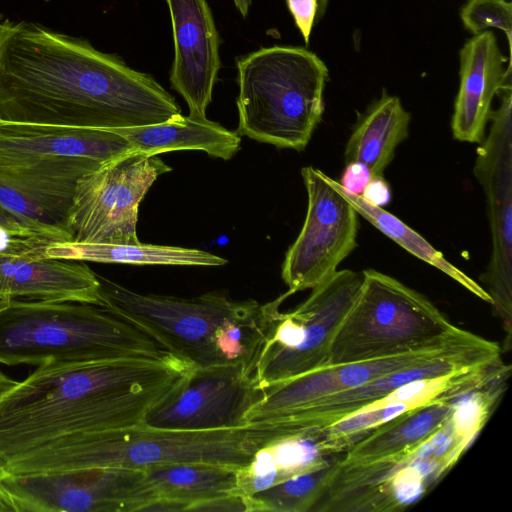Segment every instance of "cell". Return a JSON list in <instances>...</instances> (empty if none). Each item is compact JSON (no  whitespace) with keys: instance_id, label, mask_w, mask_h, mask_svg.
<instances>
[{"instance_id":"obj_1","label":"cell","mask_w":512,"mask_h":512,"mask_svg":"<svg viewBox=\"0 0 512 512\" xmlns=\"http://www.w3.org/2000/svg\"><path fill=\"white\" fill-rule=\"evenodd\" d=\"M179 114L169 92L117 55L36 23L2 22L1 122L112 130Z\"/></svg>"},{"instance_id":"obj_2","label":"cell","mask_w":512,"mask_h":512,"mask_svg":"<svg viewBox=\"0 0 512 512\" xmlns=\"http://www.w3.org/2000/svg\"><path fill=\"white\" fill-rule=\"evenodd\" d=\"M193 368L173 355L40 365L0 397V463L63 437L141 424Z\"/></svg>"},{"instance_id":"obj_3","label":"cell","mask_w":512,"mask_h":512,"mask_svg":"<svg viewBox=\"0 0 512 512\" xmlns=\"http://www.w3.org/2000/svg\"><path fill=\"white\" fill-rule=\"evenodd\" d=\"M98 279L100 305L147 332L172 355L194 368L242 364L253 374L274 300H234L219 291L192 298L142 294Z\"/></svg>"},{"instance_id":"obj_4","label":"cell","mask_w":512,"mask_h":512,"mask_svg":"<svg viewBox=\"0 0 512 512\" xmlns=\"http://www.w3.org/2000/svg\"><path fill=\"white\" fill-rule=\"evenodd\" d=\"M279 423L208 431L158 429L138 424L63 437L0 463L11 474L87 468L144 470L176 463H212L241 469L257 450L284 437Z\"/></svg>"},{"instance_id":"obj_5","label":"cell","mask_w":512,"mask_h":512,"mask_svg":"<svg viewBox=\"0 0 512 512\" xmlns=\"http://www.w3.org/2000/svg\"><path fill=\"white\" fill-rule=\"evenodd\" d=\"M171 355L147 332L101 305L29 299L0 301L3 365L160 359Z\"/></svg>"},{"instance_id":"obj_6","label":"cell","mask_w":512,"mask_h":512,"mask_svg":"<svg viewBox=\"0 0 512 512\" xmlns=\"http://www.w3.org/2000/svg\"><path fill=\"white\" fill-rule=\"evenodd\" d=\"M237 69L238 134L305 149L324 112L325 63L304 47L272 46L239 58Z\"/></svg>"},{"instance_id":"obj_7","label":"cell","mask_w":512,"mask_h":512,"mask_svg":"<svg viewBox=\"0 0 512 512\" xmlns=\"http://www.w3.org/2000/svg\"><path fill=\"white\" fill-rule=\"evenodd\" d=\"M461 330L423 294L366 269L356 300L332 342L329 364L411 351L446 341Z\"/></svg>"},{"instance_id":"obj_8","label":"cell","mask_w":512,"mask_h":512,"mask_svg":"<svg viewBox=\"0 0 512 512\" xmlns=\"http://www.w3.org/2000/svg\"><path fill=\"white\" fill-rule=\"evenodd\" d=\"M362 280L363 271L337 270L294 310L282 313V303L275 306L253 365L260 390L329 364L332 342Z\"/></svg>"},{"instance_id":"obj_9","label":"cell","mask_w":512,"mask_h":512,"mask_svg":"<svg viewBox=\"0 0 512 512\" xmlns=\"http://www.w3.org/2000/svg\"><path fill=\"white\" fill-rule=\"evenodd\" d=\"M169 171L157 155L133 151L81 177L64 225L71 242L139 243L140 203L157 178Z\"/></svg>"},{"instance_id":"obj_10","label":"cell","mask_w":512,"mask_h":512,"mask_svg":"<svg viewBox=\"0 0 512 512\" xmlns=\"http://www.w3.org/2000/svg\"><path fill=\"white\" fill-rule=\"evenodd\" d=\"M489 134L477 149L473 172L487 201L492 253L480 276L491 305L506 332V351L512 334V82L498 92Z\"/></svg>"},{"instance_id":"obj_11","label":"cell","mask_w":512,"mask_h":512,"mask_svg":"<svg viewBox=\"0 0 512 512\" xmlns=\"http://www.w3.org/2000/svg\"><path fill=\"white\" fill-rule=\"evenodd\" d=\"M0 488L10 512H136L150 501L143 470L0 471Z\"/></svg>"},{"instance_id":"obj_12","label":"cell","mask_w":512,"mask_h":512,"mask_svg":"<svg viewBox=\"0 0 512 512\" xmlns=\"http://www.w3.org/2000/svg\"><path fill=\"white\" fill-rule=\"evenodd\" d=\"M307 212L286 252L282 279L291 294L312 289L336 271L357 246L358 213L333 180L312 166L302 168Z\"/></svg>"},{"instance_id":"obj_13","label":"cell","mask_w":512,"mask_h":512,"mask_svg":"<svg viewBox=\"0 0 512 512\" xmlns=\"http://www.w3.org/2000/svg\"><path fill=\"white\" fill-rule=\"evenodd\" d=\"M261 393L245 365L193 368L147 412L141 424L182 431L244 427L249 425L246 414Z\"/></svg>"},{"instance_id":"obj_14","label":"cell","mask_w":512,"mask_h":512,"mask_svg":"<svg viewBox=\"0 0 512 512\" xmlns=\"http://www.w3.org/2000/svg\"><path fill=\"white\" fill-rule=\"evenodd\" d=\"M480 336L461 330L452 338L411 351L369 360L328 364L262 390L248 410L247 424L272 423L326 396L429 360L444 356L478 340Z\"/></svg>"},{"instance_id":"obj_15","label":"cell","mask_w":512,"mask_h":512,"mask_svg":"<svg viewBox=\"0 0 512 512\" xmlns=\"http://www.w3.org/2000/svg\"><path fill=\"white\" fill-rule=\"evenodd\" d=\"M499 359H501L499 345L480 337L475 342L444 356L395 371L361 386L326 396L275 422H281L287 426L289 437L305 436L362 411L405 384L420 379L443 376Z\"/></svg>"},{"instance_id":"obj_16","label":"cell","mask_w":512,"mask_h":512,"mask_svg":"<svg viewBox=\"0 0 512 512\" xmlns=\"http://www.w3.org/2000/svg\"><path fill=\"white\" fill-rule=\"evenodd\" d=\"M170 12L174 60L172 88L185 100L189 115L205 118L221 67L220 38L206 0H166Z\"/></svg>"},{"instance_id":"obj_17","label":"cell","mask_w":512,"mask_h":512,"mask_svg":"<svg viewBox=\"0 0 512 512\" xmlns=\"http://www.w3.org/2000/svg\"><path fill=\"white\" fill-rule=\"evenodd\" d=\"M135 151L115 130L0 121V161L51 164L75 158L108 163Z\"/></svg>"},{"instance_id":"obj_18","label":"cell","mask_w":512,"mask_h":512,"mask_svg":"<svg viewBox=\"0 0 512 512\" xmlns=\"http://www.w3.org/2000/svg\"><path fill=\"white\" fill-rule=\"evenodd\" d=\"M459 89L451 120L453 137L481 143L499 90L511 82V57L503 55L491 30L473 35L459 51Z\"/></svg>"},{"instance_id":"obj_19","label":"cell","mask_w":512,"mask_h":512,"mask_svg":"<svg viewBox=\"0 0 512 512\" xmlns=\"http://www.w3.org/2000/svg\"><path fill=\"white\" fill-rule=\"evenodd\" d=\"M98 275L80 261L0 259V301L29 299L100 305Z\"/></svg>"},{"instance_id":"obj_20","label":"cell","mask_w":512,"mask_h":512,"mask_svg":"<svg viewBox=\"0 0 512 512\" xmlns=\"http://www.w3.org/2000/svg\"><path fill=\"white\" fill-rule=\"evenodd\" d=\"M124 136L137 152L153 156L169 151L201 150L209 156L231 159L239 150L241 138L219 123L179 114L164 122L113 129Z\"/></svg>"},{"instance_id":"obj_21","label":"cell","mask_w":512,"mask_h":512,"mask_svg":"<svg viewBox=\"0 0 512 512\" xmlns=\"http://www.w3.org/2000/svg\"><path fill=\"white\" fill-rule=\"evenodd\" d=\"M410 113L384 89L358 117L345 145V162H362L373 176H383L397 146L409 134Z\"/></svg>"},{"instance_id":"obj_22","label":"cell","mask_w":512,"mask_h":512,"mask_svg":"<svg viewBox=\"0 0 512 512\" xmlns=\"http://www.w3.org/2000/svg\"><path fill=\"white\" fill-rule=\"evenodd\" d=\"M455 408L454 401H439L405 412L350 446L338 464L363 466L403 452L435 433Z\"/></svg>"},{"instance_id":"obj_23","label":"cell","mask_w":512,"mask_h":512,"mask_svg":"<svg viewBox=\"0 0 512 512\" xmlns=\"http://www.w3.org/2000/svg\"><path fill=\"white\" fill-rule=\"evenodd\" d=\"M45 258L133 265L222 266L228 261L207 251L152 244L55 242Z\"/></svg>"},{"instance_id":"obj_24","label":"cell","mask_w":512,"mask_h":512,"mask_svg":"<svg viewBox=\"0 0 512 512\" xmlns=\"http://www.w3.org/2000/svg\"><path fill=\"white\" fill-rule=\"evenodd\" d=\"M238 470L212 463H176L146 468L143 479L149 503L172 500L185 504L187 511L196 502L235 492Z\"/></svg>"},{"instance_id":"obj_25","label":"cell","mask_w":512,"mask_h":512,"mask_svg":"<svg viewBox=\"0 0 512 512\" xmlns=\"http://www.w3.org/2000/svg\"><path fill=\"white\" fill-rule=\"evenodd\" d=\"M338 187L356 209L357 213L384 235L392 239L408 253L442 271L469 292L491 304V298L485 289L446 260L442 253L436 250L423 236L384 208L373 206L361 196L346 192L339 183Z\"/></svg>"},{"instance_id":"obj_26","label":"cell","mask_w":512,"mask_h":512,"mask_svg":"<svg viewBox=\"0 0 512 512\" xmlns=\"http://www.w3.org/2000/svg\"><path fill=\"white\" fill-rule=\"evenodd\" d=\"M338 460L288 478L250 496L253 512L313 511L332 479Z\"/></svg>"},{"instance_id":"obj_27","label":"cell","mask_w":512,"mask_h":512,"mask_svg":"<svg viewBox=\"0 0 512 512\" xmlns=\"http://www.w3.org/2000/svg\"><path fill=\"white\" fill-rule=\"evenodd\" d=\"M460 19L464 28L473 35L490 28L503 31L508 43V56L511 57L512 3L509 0H466L460 9Z\"/></svg>"},{"instance_id":"obj_28","label":"cell","mask_w":512,"mask_h":512,"mask_svg":"<svg viewBox=\"0 0 512 512\" xmlns=\"http://www.w3.org/2000/svg\"><path fill=\"white\" fill-rule=\"evenodd\" d=\"M66 241L71 238L62 228L24 231L0 228V259L41 258L50 244Z\"/></svg>"},{"instance_id":"obj_29","label":"cell","mask_w":512,"mask_h":512,"mask_svg":"<svg viewBox=\"0 0 512 512\" xmlns=\"http://www.w3.org/2000/svg\"><path fill=\"white\" fill-rule=\"evenodd\" d=\"M0 208L34 226L63 228L37 201L1 178Z\"/></svg>"},{"instance_id":"obj_30","label":"cell","mask_w":512,"mask_h":512,"mask_svg":"<svg viewBox=\"0 0 512 512\" xmlns=\"http://www.w3.org/2000/svg\"><path fill=\"white\" fill-rule=\"evenodd\" d=\"M190 512H253L250 497L231 492L191 504Z\"/></svg>"},{"instance_id":"obj_31","label":"cell","mask_w":512,"mask_h":512,"mask_svg":"<svg viewBox=\"0 0 512 512\" xmlns=\"http://www.w3.org/2000/svg\"><path fill=\"white\" fill-rule=\"evenodd\" d=\"M288 9L306 44L314 26L318 0H286Z\"/></svg>"},{"instance_id":"obj_32","label":"cell","mask_w":512,"mask_h":512,"mask_svg":"<svg viewBox=\"0 0 512 512\" xmlns=\"http://www.w3.org/2000/svg\"><path fill=\"white\" fill-rule=\"evenodd\" d=\"M372 177L370 169L364 163L348 162L338 183L346 192L361 196Z\"/></svg>"},{"instance_id":"obj_33","label":"cell","mask_w":512,"mask_h":512,"mask_svg":"<svg viewBox=\"0 0 512 512\" xmlns=\"http://www.w3.org/2000/svg\"><path fill=\"white\" fill-rule=\"evenodd\" d=\"M361 197L373 206L384 208L391 200L389 184L383 176H373L366 185Z\"/></svg>"},{"instance_id":"obj_34","label":"cell","mask_w":512,"mask_h":512,"mask_svg":"<svg viewBox=\"0 0 512 512\" xmlns=\"http://www.w3.org/2000/svg\"><path fill=\"white\" fill-rule=\"evenodd\" d=\"M0 228L10 229V230H44L51 228H59V227H38L31 225L19 217L9 213L8 211L0 208ZM63 229V228H62Z\"/></svg>"},{"instance_id":"obj_35","label":"cell","mask_w":512,"mask_h":512,"mask_svg":"<svg viewBox=\"0 0 512 512\" xmlns=\"http://www.w3.org/2000/svg\"><path fill=\"white\" fill-rule=\"evenodd\" d=\"M17 381L7 376L0 370V397L9 390Z\"/></svg>"},{"instance_id":"obj_36","label":"cell","mask_w":512,"mask_h":512,"mask_svg":"<svg viewBox=\"0 0 512 512\" xmlns=\"http://www.w3.org/2000/svg\"><path fill=\"white\" fill-rule=\"evenodd\" d=\"M239 12L246 16L251 5V0H233Z\"/></svg>"},{"instance_id":"obj_37","label":"cell","mask_w":512,"mask_h":512,"mask_svg":"<svg viewBox=\"0 0 512 512\" xmlns=\"http://www.w3.org/2000/svg\"><path fill=\"white\" fill-rule=\"evenodd\" d=\"M0 512H10L9 506L7 505L5 498L3 496L2 490L0 488Z\"/></svg>"},{"instance_id":"obj_38","label":"cell","mask_w":512,"mask_h":512,"mask_svg":"<svg viewBox=\"0 0 512 512\" xmlns=\"http://www.w3.org/2000/svg\"><path fill=\"white\" fill-rule=\"evenodd\" d=\"M1 24H2V21H1V17H0V27H1Z\"/></svg>"}]
</instances>
